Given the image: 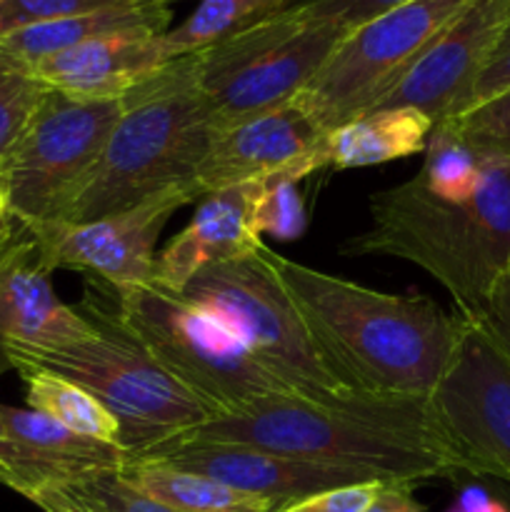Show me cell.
Segmentation results:
<instances>
[{
  "label": "cell",
  "mask_w": 510,
  "mask_h": 512,
  "mask_svg": "<svg viewBox=\"0 0 510 512\" xmlns=\"http://www.w3.org/2000/svg\"><path fill=\"white\" fill-rule=\"evenodd\" d=\"M433 120L418 108H375L328 130L320 143V168H365L425 153Z\"/></svg>",
  "instance_id": "cell-20"
},
{
  "label": "cell",
  "mask_w": 510,
  "mask_h": 512,
  "mask_svg": "<svg viewBox=\"0 0 510 512\" xmlns=\"http://www.w3.org/2000/svg\"><path fill=\"white\" fill-rule=\"evenodd\" d=\"M123 113V98L88 100L48 90L25 133L0 163L18 225L63 220L88 183Z\"/></svg>",
  "instance_id": "cell-9"
},
{
  "label": "cell",
  "mask_w": 510,
  "mask_h": 512,
  "mask_svg": "<svg viewBox=\"0 0 510 512\" xmlns=\"http://www.w3.org/2000/svg\"><path fill=\"white\" fill-rule=\"evenodd\" d=\"M508 25L510 0H468L375 108H418L433 123L465 113L475 80Z\"/></svg>",
  "instance_id": "cell-13"
},
{
  "label": "cell",
  "mask_w": 510,
  "mask_h": 512,
  "mask_svg": "<svg viewBox=\"0 0 510 512\" xmlns=\"http://www.w3.org/2000/svg\"><path fill=\"white\" fill-rule=\"evenodd\" d=\"M505 90H510V25L503 33V38H500L498 48L493 50L490 60L485 63V68L480 70L465 110L475 108V105L485 103V100L495 98V95L505 93Z\"/></svg>",
  "instance_id": "cell-32"
},
{
  "label": "cell",
  "mask_w": 510,
  "mask_h": 512,
  "mask_svg": "<svg viewBox=\"0 0 510 512\" xmlns=\"http://www.w3.org/2000/svg\"><path fill=\"white\" fill-rule=\"evenodd\" d=\"M170 20H173V13H170L168 3L130 0V3L113 5V8L93 10V13L75 15V18L53 20V23L30 25V28H20L15 33L0 35V48L35 65L38 60L83 45L88 40L105 38V35L168 33L173 28Z\"/></svg>",
  "instance_id": "cell-21"
},
{
  "label": "cell",
  "mask_w": 510,
  "mask_h": 512,
  "mask_svg": "<svg viewBox=\"0 0 510 512\" xmlns=\"http://www.w3.org/2000/svg\"><path fill=\"white\" fill-rule=\"evenodd\" d=\"M15 370L25 383V403L30 410L55 420L73 433L120 445L118 420L88 390L40 365L20 363L15 365Z\"/></svg>",
  "instance_id": "cell-23"
},
{
  "label": "cell",
  "mask_w": 510,
  "mask_h": 512,
  "mask_svg": "<svg viewBox=\"0 0 510 512\" xmlns=\"http://www.w3.org/2000/svg\"><path fill=\"white\" fill-rule=\"evenodd\" d=\"M80 313L95 335L65 348L13 350L10 368L28 363L63 375L88 390L120 425V448L133 458L200 428L213 410L165 373L153 355L118 323L113 310L85 290Z\"/></svg>",
  "instance_id": "cell-5"
},
{
  "label": "cell",
  "mask_w": 510,
  "mask_h": 512,
  "mask_svg": "<svg viewBox=\"0 0 510 512\" xmlns=\"http://www.w3.org/2000/svg\"><path fill=\"white\" fill-rule=\"evenodd\" d=\"M265 260L340 383L358 393L425 398L443 380L463 323L428 295H393L283 258Z\"/></svg>",
  "instance_id": "cell-1"
},
{
  "label": "cell",
  "mask_w": 510,
  "mask_h": 512,
  "mask_svg": "<svg viewBox=\"0 0 510 512\" xmlns=\"http://www.w3.org/2000/svg\"><path fill=\"white\" fill-rule=\"evenodd\" d=\"M30 503L38 505L43 512H88L83 505H78L65 493H58V490H50V493L38 495V498H33Z\"/></svg>",
  "instance_id": "cell-36"
},
{
  "label": "cell",
  "mask_w": 510,
  "mask_h": 512,
  "mask_svg": "<svg viewBox=\"0 0 510 512\" xmlns=\"http://www.w3.org/2000/svg\"><path fill=\"white\" fill-rule=\"evenodd\" d=\"M108 308L148 350L155 363L183 383L215 418L255 400L295 395L275 380L230 330L183 295L158 283L110 288Z\"/></svg>",
  "instance_id": "cell-6"
},
{
  "label": "cell",
  "mask_w": 510,
  "mask_h": 512,
  "mask_svg": "<svg viewBox=\"0 0 510 512\" xmlns=\"http://www.w3.org/2000/svg\"><path fill=\"white\" fill-rule=\"evenodd\" d=\"M185 435L253 445L413 488L423 480L463 473L430 398L348 393L333 403H315L278 395L208 420Z\"/></svg>",
  "instance_id": "cell-2"
},
{
  "label": "cell",
  "mask_w": 510,
  "mask_h": 512,
  "mask_svg": "<svg viewBox=\"0 0 510 512\" xmlns=\"http://www.w3.org/2000/svg\"><path fill=\"white\" fill-rule=\"evenodd\" d=\"M88 512H90V510H88Z\"/></svg>",
  "instance_id": "cell-39"
},
{
  "label": "cell",
  "mask_w": 510,
  "mask_h": 512,
  "mask_svg": "<svg viewBox=\"0 0 510 512\" xmlns=\"http://www.w3.org/2000/svg\"><path fill=\"white\" fill-rule=\"evenodd\" d=\"M258 195L260 180L203 195L190 223L155 255L153 283L180 293L208 265L258 253L263 245L255 228Z\"/></svg>",
  "instance_id": "cell-18"
},
{
  "label": "cell",
  "mask_w": 510,
  "mask_h": 512,
  "mask_svg": "<svg viewBox=\"0 0 510 512\" xmlns=\"http://www.w3.org/2000/svg\"><path fill=\"white\" fill-rule=\"evenodd\" d=\"M345 33L290 3L273 18L195 53L213 133L298 98Z\"/></svg>",
  "instance_id": "cell-8"
},
{
  "label": "cell",
  "mask_w": 510,
  "mask_h": 512,
  "mask_svg": "<svg viewBox=\"0 0 510 512\" xmlns=\"http://www.w3.org/2000/svg\"><path fill=\"white\" fill-rule=\"evenodd\" d=\"M165 33H118L88 40L33 65L48 88L88 100H118L173 55Z\"/></svg>",
  "instance_id": "cell-19"
},
{
  "label": "cell",
  "mask_w": 510,
  "mask_h": 512,
  "mask_svg": "<svg viewBox=\"0 0 510 512\" xmlns=\"http://www.w3.org/2000/svg\"><path fill=\"white\" fill-rule=\"evenodd\" d=\"M448 512H510V505L495 500L483 488H465Z\"/></svg>",
  "instance_id": "cell-35"
},
{
  "label": "cell",
  "mask_w": 510,
  "mask_h": 512,
  "mask_svg": "<svg viewBox=\"0 0 510 512\" xmlns=\"http://www.w3.org/2000/svg\"><path fill=\"white\" fill-rule=\"evenodd\" d=\"M133 463L125 448L73 433L30 408L0 405V485L33 500Z\"/></svg>",
  "instance_id": "cell-15"
},
{
  "label": "cell",
  "mask_w": 510,
  "mask_h": 512,
  "mask_svg": "<svg viewBox=\"0 0 510 512\" xmlns=\"http://www.w3.org/2000/svg\"><path fill=\"white\" fill-rule=\"evenodd\" d=\"M200 195L193 188H173L128 210L90 223L25 225L38 240L48 268L78 270L110 288H128L153 280L155 245L170 215Z\"/></svg>",
  "instance_id": "cell-12"
},
{
  "label": "cell",
  "mask_w": 510,
  "mask_h": 512,
  "mask_svg": "<svg viewBox=\"0 0 510 512\" xmlns=\"http://www.w3.org/2000/svg\"><path fill=\"white\" fill-rule=\"evenodd\" d=\"M53 270L25 225L0 245V375L8 373L13 350H50L95 335L93 323L70 308L50 283Z\"/></svg>",
  "instance_id": "cell-17"
},
{
  "label": "cell",
  "mask_w": 510,
  "mask_h": 512,
  "mask_svg": "<svg viewBox=\"0 0 510 512\" xmlns=\"http://www.w3.org/2000/svg\"><path fill=\"white\" fill-rule=\"evenodd\" d=\"M215 263L180 290L190 305L218 320L248 353L298 398L333 403L345 388L310 338L303 318L263 255Z\"/></svg>",
  "instance_id": "cell-7"
},
{
  "label": "cell",
  "mask_w": 510,
  "mask_h": 512,
  "mask_svg": "<svg viewBox=\"0 0 510 512\" xmlns=\"http://www.w3.org/2000/svg\"><path fill=\"white\" fill-rule=\"evenodd\" d=\"M478 323L485 325L490 338L498 343V348L503 350L505 358L510 360V273L495 285L493 295H490L488 305H485L483 318H480Z\"/></svg>",
  "instance_id": "cell-33"
},
{
  "label": "cell",
  "mask_w": 510,
  "mask_h": 512,
  "mask_svg": "<svg viewBox=\"0 0 510 512\" xmlns=\"http://www.w3.org/2000/svg\"><path fill=\"white\" fill-rule=\"evenodd\" d=\"M213 140L198 90V60L178 55L123 95V113L88 183L63 220L90 223L173 188H195ZM200 195V193H198Z\"/></svg>",
  "instance_id": "cell-4"
},
{
  "label": "cell",
  "mask_w": 510,
  "mask_h": 512,
  "mask_svg": "<svg viewBox=\"0 0 510 512\" xmlns=\"http://www.w3.org/2000/svg\"><path fill=\"white\" fill-rule=\"evenodd\" d=\"M430 408L463 473L510 485V360L478 320L463 323Z\"/></svg>",
  "instance_id": "cell-11"
},
{
  "label": "cell",
  "mask_w": 510,
  "mask_h": 512,
  "mask_svg": "<svg viewBox=\"0 0 510 512\" xmlns=\"http://www.w3.org/2000/svg\"><path fill=\"white\" fill-rule=\"evenodd\" d=\"M155 3H168L170 5V3H173V0H155Z\"/></svg>",
  "instance_id": "cell-38"
},
{
  "label": "cell",
  "mask_w": 510,
  "mask_h": 512,
  "mask_svg": "<svg viewBox=\"0 0 510 512\" xmlns=\"http://www.w3.org/2000/svg\"><path fill=\"white\" fill-rule=\"evenodd\" d=\"M133 460L208 475L240 493L270 500L280 508L308 495L323 493V490L378 480L360 470L310 463V460L253 448V445L218 443V440H200L188 438V435L168 440Z\"/></svg>",
  "instance_id": "cell-14"
},
{
  "label": "cell",
  "mask_w": 510,
  "mask_h": 512,
  "mask_svg": "<svg viewBox=\"0 0 510 512\" xmlns=\"http://www.w3.org/2000/svg\"><path fill=\"white\" fill-rule=\"evenodd\" d=\"M480 160H510V90L445 120Z\"/></svg>",
  "instance_id": "cell-26"
},
{
  "label": "cell",
  "mask_w": 510,
  "mask_h": 512,
  "mask_svg": "<svg viewBox=\"0 0 510 512\" xmlns=\"http://www.w3.org/2000/svg\"><path fill=\"white\" fill-rule=\"evenodd\" d=\"M403 3H410V0H300L298 5L308 18L335 23L343 30H353L363 25L365 20L388 13Z\"/></svg>",
  "instance_id": "cell-30"
},
{
  "label": "cell",
  "mask_w": 510,
  "mask_h": 512,
  "mask_svg": "<svg viewBox=\"0 0 510 512\" xmlns=\"http://www.w3.org/2000/svg\"><path fill=\"white\" fill-rule=\"evenodd\" d=\"M255 228L260 235L270 233L278 240H293L303 233L305 210L298 193V180L290 175H270L260 180Z\"/></svg>",
  "instance_id": "cell-27"
},
{
  "label": "cell",
  "mask_w": 510,
  "mask_h": 512,
  "mask_svg": "<svg viewBox=\"0 0 510 512\" xmlns=\"http://www.w3.org/2000/svg\"><path fill=\"white\" fill-rule=\"evenodd\" d=\"M123 3L130 0H0V35Z\"/></svg>",
  "instance_id": "cell-29"
},
{
  "label": "cell",
  "mask_w": 510,
  "mask_h": 512,
  "mask_svg": "<svg viewBox=\"0 0 510 512\" xmlns=\"http://www.w3.org/2000/svg\"><path fill=\"white\" fill-rule=\"evenodd\" d=\"M290 0H200L198 8L163 35L173 58L203 53L285 10Z\"/></svg>",
  "instance_id": "cell-24"
},
{
  "label": "cell",
  "mask_w": 510,
  "mask_h": 512,
  "mask_svg": "<svg viewBox=\"0 0 510 512\" xmlns=\"http://www.w3.org/2000/svg\"><path fill=\"white\" fill-rule=\"evenodd\" d=\"M380 480L373 483L343 485V488H330L323 493L308 495L303 500L285 505L280 512H368L373 500L378 498Z\"/></svg>",
  "instance_id": "cell-31"
},
{
  "label": "cell",
  "mask_w": 510,
  "mask_h": 512,
  "mask_svg": "<svg viewBox=\"0 0 510 512\" xmlns=\"http://www.w3.org/2000/svg\"><path fill=\"white\" fill-rule=\"evenodd\" d=\"M125 480L140 493L183 512H280L283 508L265 498L240 493L220 480L200 473L168 468L158 463L133 460L120 470Z\"/></svg>",
  "instance_id": "cell-22"
},
{
  "label": "cell",
  "mask_w": 510,
  "mask_h": 512,
  "mask_svg": "<svg viewBox=\"0 0 510 512\" xmlns=\"http://www.w3.org/2000/svg\"><path fill=\"white\" fill-rule=\"evenodd\" d=\"M368 228L340 253L388 255L418 265L453 298L463 320H480L510 273V160H485L475 190L438 195L413 175L368 200Z\"/></svg>",
  "instance_id": "cell-3"
},
{
  "label": "cell",
  "mask_w": 510,
  "mask_h": 512,
  "mask_svg": "<svg viewBox=\"0 0 510 512\" xmlns=\"http://www.w3.org/2000/svg\"><path fill=\"white\" fill-rule=\"evenodd\" d=\"M468 0H410L348 30L298 103L333 130L378 105L423 58Z\"/></svg>",
  "instance_id": "cell-10"
},
{
  "label": "cell",
  "mask_w": 510,
  "mask_h": 512,
  "mask_svg": "<svg viewBox=\"0 0 510 512\" xmlns=\"http://www.w3.org/2000/svg\"><path fill=\"white\" fill-rule=\"evenodd\" d=\"M368 512H423L413 498V485L383 483Z\"/></svg>",
  "instance_id": "cell-34"
},
{
  "label": "cell",
  "mask_w": 510,
  "mask_h": 512,
  "mask_svg": "<svg viewBox=\"0 0 510 512\" xmlns=\"http://www.w3.org/2000/svg\"><path fill=\"white\" fill-rule=\"evenodd\" d=\"M90 512H183L140 493L120 473H103L75 488L58 490Z\"/></svg>",
  "instance_id": "cell-28"
},
{
  "label": "cell",
  "mask_w": 510,
  "mask_h": 512,
  "mask_svg": "<svg viewBox=\"0 0 510 512\" xmlns=\"http://www.w3.org/2000/svg\"><path fill=\"white\" fill-rule=\"evenodd\" d=\"M15 230H18V220H15L13 213H10L3 175H0V245L8 243V240L13 238Z\"/></svg>",
  "instance_id": "cell-37"
},
{
  "label": "cell",
  "mask_w": 510,
  "mask_h": 512,
  "mask_svg": "<svg viewBox=\"0 0 510 512\" xmlns=\"http://www.w3.org/2000/svg\"><path fill=\"white\" fill-rule=\"evenodd\" d=\"M325 133L328 130L298 100L215 130L195 173V188L203 198L215 190L270 175H290L300 183L320 170L318 150Z\"/></svg>",
  "instance_id": "cell-16"
},
{
  "label": "cell",
  "mask_w": 510,
  "mask_h": 512,
  "mask_svg": "<svg viewBox=\"0 0 510 512\" xmlns=\"http://www.w3.org/2000/svg\"><path fill=\"white\" fill-rule=\"evenodd\" d=\"M48 90L33 65L0 48V163L25 133Z\"/></svg>",
  "instance_id": "cell-25"
}]
</instances>
